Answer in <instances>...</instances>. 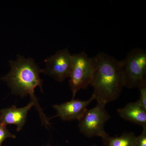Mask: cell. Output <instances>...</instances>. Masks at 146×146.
<instances>
[{"mask_svg": "<svg viewBox=\"0 0 146 146\" xmlns=\"http://www.w3.org/2000/svg\"><path fill=\"white\" fill-rule=\"evenodd\" d=\"M92 58L94 67L90 84L94 89L92 96L97 102L105 104L116 100L124 87L121 60L104 52Z\"/></svg>", "mask_w": 146, "mask_h": 146, "instance_id": "cell-1", "label": "cell"}, {"mask_svg": "<svg viewBox=\"0 0 146 146\" xmlns=\"http://www.w3.org/2000/svg\"><path fill=\"white\" fill-rule=\"evenodd\" d=\"M9 62L11 70L2 78V80L7 83L13 94L23 97L29 95L40 115L42 124L46 127L50 126V119L45 115L35 95V89L37 86L43 91V81L39 75L44 72V70L40 69L33 59L21 55H18L16 61Z\"/></svg>", "mask_w": 146, "mask_h": 146, "instance_id": "cell-2", "label": "cell"}, {"mask_svg": "<svg viewBox=\"0 0 146 146\" xmlns=\"http://www.w3.org/2000/svg\"><path fill=\"white\" fill-rule=\"evenodd\" d=\"M121 61L124 87L133 89L146 85L145 50L134 48Z\"/></svg>", "mask_w": 146, "mask_h": 146, "instance_id": "cell-3", "label": "cell"}, {"mask_svg": "<svg viewBox=\"0 0 146 146\" xmlns=\"http://www.w3.org/2000/svg\"><path fill=\"white\" fill-rule=\"evenodd\" d=\"M94 71L93 59L84 52L72 55L69 85L73 99L78 91L86 89L90 85Z\"/></svg>", "mask_w": 146, "mask_h": 146, "instance_id": "cell-4", "label": "cell"}, {"mask_svg": "<svg viewBox=\"0 0 146 146\" xmlns=\"http://www.w3.org/2000/svg\"><path fill=\"white\" fill-rule=\"evenodd\" d=\"M106 105L97 102L94 108L86 110L79 120L80 131L84 136L88 138L98 136L102 139L109 136L104 129L105 124L110 118Z\"/></svg>", "mask_w": 146, "mask_h": 146, "instance_id": "cell-5", "label": "cell"}, {"mask_svg": "<svg viewBox=\"0 0 146 146\" xmlns=\"http://www.w3.org/2000/svg\"><path fill=\"white\" fill-rule=\"evenodd\" d=\"M72 61V55L68 48L59 50L45 59L46 67L44 72L56 81L63 82L70 77Z\"/></svg>", "mask_w": 146, "mask_h": 146, "instance_id": "cell-6", "label": "cell"}, {"mask_svg": "<svg viewBox=\"0 0 146 146\" xmlns=\"http://www.w3.org/2000/svg\"><path fill=\"white\" fill-rule=\"evenodd\" d=\"M94 100L95 98L92 96L87 100L74 99L61 104L55 105L53 107L56 110L57 115L52 118L58 117L64 121H79L87 109L88 106Z\"/></svg>", "mask_w": 146, "mask_h": 146, "instance_id": "cell-7", "label": "cell"}, {"mask_svg": "<svg viewBox=\"0 0 146 146\" xmlns=\"http://www.w3.org/2000/svg\"><path fill=\"white\" fill-rule=\"evenodd\" d=\"M34 104L32 102L29 103L25 107L17 108L15 106L0 110V123L6 126L14 124L17 126V131L23 129L26 121L29 110Z\"/></svg>", "mask_w": 146, "mask_h": 146, "instance_id": "cell-8", "label": "cell"}, {"mask_svg": "<svg viewBox=\"0 0 146 146\" xmlns=\"http://www.w3.org/2000/svg\"><path fill=\"white\" fill-rule=\"evenodd\" d=\"M121 117L131 123L146 127V110L137 102L128 103L124 107L117 110Z\"/></svg>", "mask_w": 146, "mask_h": 146, "instance_id": "cell-9", "label": "cell"}, {"mask_svg": "<svg viewBox=\"0 0 146 146\" xmlns=\"http://www.w3.org/2000/svg\"><path fill=\"white\" fill-rule=\"evenodd\" d=\"M136 136L133 132H124L118 137L102 138L104 146H135Z\"/></svg>", "mask_w": 146, "mask_h": 146, "instance_id": "cell-10", "label": "cell"}, {"mask_svg": "<svg viewBox=\"0 0 146 146\" xmlns=\"http://www.w3.org/2000/svg\"><path fill=\"white\" fill-rule=\"evenodd\" d=\"M6 126L0 123V146H1L3 141L7 138H15L16 136L12 134L6 128Z\"/></svg>", "mask_w": 146, "mask_h": 146, "instance_id": "cell-11", "label": "cell"}, {"mask_svg": "<svg viewBox=\"0 0 146 146\" xmlns=\"http://www.w3.org/2000/svg\"><path fill=\"white\" fill-rule=\"evenodd\" d=\"M140 98L137 102L141 107L146 110V85L139 88Z\"/></svg>", "mask_w": 146, "mask_h": 146, "instance_id": "cell-12", "label": "cell"}, {"mask_svg": "<svg viewBox=\"0 0 146 146\" xmlns=\"http://www.w3.org/2000/svg\"><path fill=\"white\" fill-rule=\"evenodd\" d=\"M135 146H146V127H143L142 133L136 136Z\"/></svg>", "mask_w": 146, "mask_h": 146, "instance_id": "cell-13", "label": "cell"}, {"mask_svg": "<svg viewBox=\"0 0 146 146\" xmlns=\"http://www.w3.org/2000/svg\"><path fill=\"white\" fill-rule=\"evenodd\" d=\"M93 146H98L96 145H93Z\"/></svg>", "mask_w": 146, "mask_h": 146, "instance_id": "cell-14", "label": "cell"}, {"mask_svg": "<svg viewBox=\"0 0 146 146\" xmlns=\"http://www.w3.org/2000/svg\"><path fill=\"white\" fill-rule=\"evenodd\" d=\"M46 146H50L49 145H48Z\"/></svg>", "mask_w": 146, "mask_h": 146, "instance_id": "cell-15", "label": "cell"}]
</instances>
